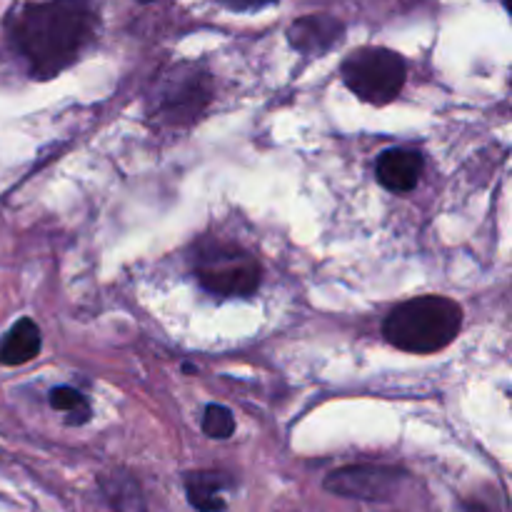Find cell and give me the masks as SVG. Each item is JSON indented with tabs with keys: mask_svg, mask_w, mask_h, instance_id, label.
Masks as SVG:
<instances>
[{
	"mask_svg": "<svg viewBox=\"0 0 512 512\" xmlns=\"http://www.w3.org/2000/svg\"><path fill=\"white\" fill-rule=\"evenodd\" d=\"M190 268L205 293L215 298H250L263 283V265L233 240L205 238L190 253Z\"/></svg>",
	"mask_w": 512,
	"mask_h": 512,
	"instance_id": "cell-3",
	"label": "cell"
},
{
	"mask_svg": "<svg viewBox=\"0 0 512 512\" xmlns=\"http://www.w3.org/2000/svg\"><path fill=\"white\" fill-rule=\"evenodd\" d=\"M140 3H153V0H140Z\"/></svg>",
	"mask_w": 512,
	"mask_h": 512,
	"instance_id": "cell-16",
	"label": "cell"
},
{
	"mask_svg": "<svg viewBox=\"0 0 512 512\" xmlns=\"http://www.w3.org/2000/svg\"><path fill=\"white\" fill-rule=\"evenodd\" d=\"M463 328V308L443 295H420L395 305L383 320V335L393 348L433 355L448 348Z\"/></svg>",
	"mask_w": 512,
	"mask_h": 512,
	"instance_id": "cell-2",
	"label": "cell"
},
{
	"mask_svg": "<svg viewBox=\"0 0 512 512\" xmlns=\"http://www.w3.org/2000/svg\"><path fill=\"white\" fill-rule=\"evenodd\" d=\"M183 485L188 503L198 512H225L228 510L225 493L235 488L233 478L223 470H190L185 473Z\"/></svg>",
	"mask_w": 512,
	"mask_h": 512,
	"instance_id": "cell-9",
	"label": "cell"
},
{
	"mask_svg": "<svg viewBox=\"0 0 512 512\" xmlns=\"http://www.w3.org/2000/svg\"><path fill=\"white\" fill-rule=\"evenodd\" d=\"M345 88L358 95L363 103L388 105L403 90L408 80V63L390 48H358L340 65Z\"/></svg>",
	"mask_w": 512,
	"mask_h": 512,
	"instance_id": "cell-5",
	"label": "cell"
},
{
	"mask_svg": "<svg viewBox=\"0 0 512 512\" xmlns=\"http://www.w3.org/2000/svg\"><path fill=\"white\" fill-rule=\"evenodd\" d=\"M408 480V470L398 465L358 463L345 465L325 475L323 488L338 498L363 500V503H390Z\"/></svg>",
	"mask_w": 512,
	"mask_h": 512,
	"instance_id": "cell-6",
	"label": "cell"
},
{
	"mask_svg": "<svg viewBox=\"0 0 512 512\" xmlns=\"http://www.w3.org/2000/svg\"><path fill=\"white\" fill-rule=\"evenodd\" d=\"M425 170V158L413 148L383 150L375 163V178L390 193H410L418 188Z\"/></svg>",
	"mask_w": 512,
	"mask_h": 512,
	"instance_id": "cell-8",
	"label": "cell"
},
{
	"mask_svg": "<svg viewBox=\"0 0 512 512\" xmlns=\"http://www.w3.org/2000/svg\"><path fill=\"white\" fill-rule=\"evenodd\" d=\"M100 493L113 512H148L138 478L123 468L100 475Z\"/></svg>",
	"mask_w": 512,
	"mask_h": 512,
	"instance_id": "cell-11",
	"label": "cell"
},
{
	"mask_svg": "<svg viewBox=\"0 0 512 512\" xmlns=\"http://www.w3.org/2000/svg\"><path fill=\"white\" fill-rule=\"evenodd\" d=\"M48 403L50 408L65 415V423L75 425V428H80V425L93 418V408H90L88 398L80 390L70 388V385H58V388L50 390Z\"/></svg>",
	"mask_w": 512,
	"mask_h": 512,
	"instance_id": "cell-12",
	"label": "cell"
},
{
	"mask_svg": "<svg viewBox=\"0 0 512 512\" xmlns=\"http://www.w3.org/2000/svg\"><path fill=\"white\" fill-rule=\"evenodd\" d=\"M455 512H508L500 505H495L493 500H483V498H468L458 505Z\"/></svg>",
	"mask_w": 512,
	"mask_h": 512,
	"instance_id": "cell-15",
	"label": "cell"
},
{
	"mask_svg": "<svg viewBox=\"0 0 512 512\" xmlns=\"http://www.w3.org/2000/svg\"><path fill=\"white\" fill-rule=\"evenodd\" d=\"M203 433L213 440H228L235 433V415L233 410L225 408L220 403L205 405L203 423H200Z\"/></svg>",
	"mask_w": 512,
	"mask_h": 512,
	"instance_id": "cell-13",
	"label": "cell"
},
{
	"mask_svg": "<svg viewBox=\"0 0 512 512\" xmlns=\"http://www.w3.org/2000/svg\"><path fill=\"white\" fill-rule=\"evenodd\" d=\"M213 103V75L195 63H178L158 73L148 105L155 120L173 128H190Z\"/></svg>",
	"mask_w": 512,
	"mask_h": 512,
	"instance_id": "cell-4",
	"label": "cell"
},
{
	"mask_svg": "<svg viewBox=\"0 0 512 512\" xmlns=\"http://www.w3.org/2000/svg\"><path fill=\"white\" fill-rule=\"evenodd\" d=\"M343 38H345L343 20L325 13L303 15V18L293 20L288 28V43L293 45L298 53L315 55V58L330 53V50H333Z\"/></svg>",
	"mask_w": 512,
	"mask_h": 512,
	"instance_id": "cell-7",
	"label": "cell"
},
{
	"mask_svg": "<svg viewBox=\"0 0 512 512\" xmlns=\"http://www.w3.org/2000/svg\"><path fill=\"white\" fill-rule=\"evenodd\" d=\"M43 348V335L35 320L20 318L5 330V335L0 338V365H25L30 360H35Z\"/></svg>",
	"mask_w": 512,
	"mask_h": 512,
	"instance_id": "cell-10",
	"label": "cell"
},
{
	"mask_svg": "<svg viewBox=\"0 0 512 512\" xmlns=\"http://www.w3.org/2000/svg\"><path fill=\"white\" fill-rule=\"evenodd\" d=\"M90 0H40L13 18V43L33 78L48 80L68 70L93 40Z\"/></svg>",
	"mask_w": 512,
	"mask_h": 512,
	"instance_id": "cell-1",
	"label": "cell"
},
{
	"mask_svg": "<svg viewBox=\"0 0 512 512\" xmlns=\"http://www.w3.org/2000/svg\"><path fill=\"white\" fill-rule=\"evenodd\" d=\"M275 3H280V0H220V5H225L233 13H253V10L268 8Z\"/></svg>",
	"mask_w": 512,
	"mask_h": 512,
	"instance_id": "cell-14",
	"label": "cell"
}]
</instances>
